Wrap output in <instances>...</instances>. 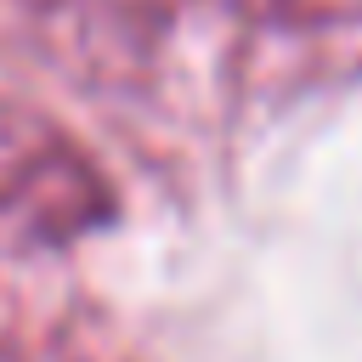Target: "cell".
<instances>
[{
  "mask_svg": "<svg viewBox=\"0 0 362 362\" xmlns=\"http://www.w3.org/2000/svg\"><path fill=\"white\" fill-rule=\"evenodd\" d=\"M221 6H232V11H255V17H266V11H288L294 0H221Z\"/></svg>",
  "mask_w": 362,
  "mask_h": 362,
  "instance_id": "obj_2",
  "label": "cell"
},
{
  "mask_svg": "<svg viewBox=\"0 0 362 362\" xmlns=\"http://www.w3.org/2000/svg\"><path fill=\"white\" fill-rule=\"evenodd\" d=\"M119 198L79 136L0 90V255H62L113 221Z\"/></svg>",
  "mask_w": 362,
  "mask_h": 362,
  "instance_id": "obj_1",
  "label": "cell"
}]
</instances>
